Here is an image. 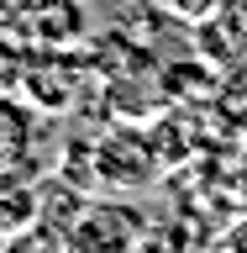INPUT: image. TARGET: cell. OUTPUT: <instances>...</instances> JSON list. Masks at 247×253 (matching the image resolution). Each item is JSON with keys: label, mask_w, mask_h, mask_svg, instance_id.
<instances>
[{"label": "cell", "mask_w": 247, "mask_h": 253, "mask_svg": "<svg viewBox=\"0 0 247 253\" xmlns=\"http://www.w3.org/2000/svg\"><path fill=\"white\" fill-rule=\"evenodd\" d=\"M16 27L27 37H37V42L69 47L74 37H84V5L79 0H27L16 11Z\"/></svg>", "instance_id": "obj_3"}, {"label": "cell", "mask_w": 247, "mask_h": 253, "mask_svg": "<svg viewBox=\"0 0 247 253\" xmlns=\"http://www.w3.org/2000/svg\"><path fill=\"white\" fill-rule=\"evenodd\" d=\"M32 142H37V122H32V111L21 106V100H5V95H0V174L27 169Z\"/></svg>", "instance_id": "obj_5"}, {"label": "cell", "mask_w": 247, "mask_h": 253, "mask_svg": "<svg viewBox=\"0 0 247 253\" xmlns=\"http://www.w3.org/2000/svg\"><path fill=\"white\" fill-rule=\"evenodd\" d=\"M147 243V216L126 201H84L69 221V248L74 253H142Z\"/></svg>", "instance_id": "obj_1"}, {"label": "cell", "mask_w": 247, "mask_h": 253, "mask_svg": "<svg viewBox=\"0 0 247 253\" xmlns=\"http://www.w3.org/2000/svg\"><path fill=\"white\" fill-rule=\"evenodd\" d=\"M0 253H74V248H69V232H63V227H53V221L37 216L32 227L0 237Z\"/></svg>", "instance_id": "obj_6"}, {"label": "cell", "mask_w": 247, "mask_h": 253, "mask_svg": "<svg viewBox=\"0 0 247 253\" xmlns=\"http://www.w3.org/2000/svg\"><path fill=\"white\" fill-rule=\"evenodd\" d=\"M195 32H200V42H216V47H205V58L242 63L247 58V0H221Z\"/></svg>", "instance_id": "obj_4"}, {"label": "cell", "mask_w": 247, "mask_h": 253, "mask_svg": "<svg viewBox=\"0 0 247 253\" xmlns=\"http://www.w3.org/2000/svg\"><path fill=\"white\" fill-rule=\"evenodd\" d=\"M95 179L106 190H116V195H132V190H142L147 179L158 174V153L147 148V137L142 132H132V126H116L110 137L95 142Z\"/></svg>", "instance_id": "obj_2"}, {"label": "cell", "mask_w": 247, "mask_h": 253, "mask_svg": "<svg viewBox=\"0 0 247 253\" xmlns=\"http://www.w3.org/2000/svg\"><path fill=\"white\" fill-rule=\"evenodd\" d=\"M163 5H169L174 16H184L189 27H200V21H205V16H211V11H216L221 0H163Z\"/></svg>", "instance_id": "obj_7"}]
</instances>
